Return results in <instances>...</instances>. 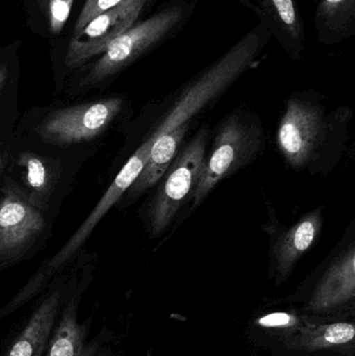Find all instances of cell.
<instances>
[{
    "instance_id": "cell-10",
    "label": "cell",
    "mask_w": 355,
    "mask_h": 356,
    "mask_svg": "<svg viewBox=\"0 0 355 356\" xmlns=\"http://www.w3.org/2000/svg\"><path fill=\"white\" fill-rule=\"evenodd\" d=\"M147 0H125L116 8L92 19L79 33L73 35L66 64L81 66L102 54L115 39L131 29L139 18Z\"/></svg>"
},
{
    "instance_id": "cell-20",
    "label": "cell",
    "mask_w": 355,
    "mask_h": 356,
    "mask_svg": "<svg viewBox=\"0 0 355 356\" xmlns=\"http://www.w3.org/2000/svg\"><path fill=\"white\" fill-rule=\"evenodd\" d=\"M74 0H49L48 1L47 14L50 31L54 33L62 31L66 24Z\"/></svg>"
},
{
    "instance_id": "cell-1",
    "label": "cell",
    "mask_w": 355,
    "mask_h": 356,
    "mask_svg": "<svg viewBox=\"0 0 355 356\" xmlns=\"http://www.w3.org/2000/svg\"><path fill=\"white\" fill-rule=\"evenodd\" d=\"M272 35L261 23L190 83L158 129L154 140L185 124L215 97L231 87L262 54Z\"/></svg>"
},
{
    "instance_id": "cell-19",
    "label": "cell",
    "mask_w": 355,
    "mask_h": 356,
    "mask_svg": "<svg viewBox=\"0 0 355 356\" xmlns=\"http://www.w3.org/2000/svg\"><path fill=\"white\" fill-rule=\"evenodd\" d=\"M124 1L125 0H87L77 19L73 35L79 33L92 19L95 18L98 15L112 10Z\"/></svg>"
},
{
    "instance_id": "cell-15",
    "label": "cell",
    "mask_w": 355,
    "mask_h": 356,
    "mask_svg": "<svg viewBox=\"0 0 355 356\" xmlns=\"http://www.w3.org/2000/svg\"><path fill=\"white\" fill-rule=\"evenodd\" d=\"M317 40L335 45L355 35V0H319L315 12Z\"/></svg>"
},
{
    "instance_id": "cell-18",
    "label": "cell",
    "mask_w": 355,
    "mask_h": 356,
    "mask_svg": "<svg viewBox=\"0 0 355 356\" xmlns=\"http://www.w3.org/2000/svg\"><path fill=\"white\" fill-rule=\"evenodd\" d=\"M17 164L24 169V181L31 195L29 199L33 204L41 205L47 200L53 186L54 177L49 163L31 152H23L19 156Z\"/></svg>"
},
{
    "instance_id": "cell-2",
    "label": "cell",
    "mask_w": 355,
    "mask_h": 356,
    "mask_svg": "<svg viewBox=\"0 0 355 356\" xmlns=\"http://www.w3.org/2000/svg\"><path fill=\"white\" fill-rule=\"evenodd\" d=\"M152 143H154L152 140L148 139L127 161L126 164L121 169L114 181L102 195L101 199L98 201L93 211L88 216L85 221L79 226L76 232L73 234L70 240L53 257L44 261L41 267L26 282V284L13 297L12 300L0 309V319L8 317L17 309H21L23 305L28 303L33 297L44 292L52 278L60 274V272L70 263L71 259L76 255L79 249L87 242L88 238L95 229L96 225L101 221L106 213L118 202L119 199L131 188V184L139 177L147 163Z\"/></svg>"
},
{
    "instance_id": "cell-23",
    "label": "cell",
    "mask_w": 355,
    "mask_h": 356,
    "mask_svg": "<svg viewBox=\"0 0 355 356\" xmlns=\"http://www.w3.org/2000/svg\"><path fill=\"white\" fill-rule=\"evenodd\" d=\"M4 161L3 159H2L1 154H0V171H1L2 167H3Z\"/></svg>"
},
{
    "instance_id": "cell-8",
    "label": "cell",
    "mask_w": 355,
    "mask_h": 356,
    "mask_svg": "<svg viewBox=\"0 0 355 356\" xmlns=\"http://www.w3.org/2000/svg\"><path fill=\"white\" fill-rule=\"evenodd\" d=\"M121 98H108L60 108L38 127L44 141L72 145L95 139L104 134L122 108Z\"/></svg>"
},
{
    "instance_id": "cell-16",
    "label": "cell",
    "mask_w": 355,
    "mask_h": 356,
    "mask_svg": "<svg viewBox=\"0 0 355 356\" xmlns=\"http://www.w3.org/2000/svg\"><path fill=\"white\" fill-rule=\"evenodd\" d=\"M188 127L189 123L187 122L173 129L170 133L165 134L156 139H151L154 143L150 149L147 163L139 177L129 188V197L139 196L164 177L176 156L179 144L185 138Z\"/></svg>"
},
{
    "instance_id": "cell-21",
    "label": "cell",
    "mask_w": 355,
    "mask_h": 356,
    "mask_svg": "<svg viewBox=\"0 0 355 356\" xmlns=\"http://www.w3.org/2000/svg\"><path fill=\"white\" fill-rule=\"evenodd\" d=\"M256 323L265 328H289L297 325L298 319L291 314L276 312L263 316Z\"/></svg>"
},
{
    "instance_id": "cell-7",
    "label": "cell",
    "mask_w": 355,
    "mask_h": 356,
    "mask_svg": "<svg viewBox=\"0 0 355 356\" xmlns=\"http://www.w3.org/2000/svg\"><path fill=\"white\" fill-rule=\"evenodd\" d=\"M90 282V275L81 278L73 273L68 294L50 340L46 356H113L110 339L106 332L92 336V318L79 321V303Z\"/></svg>"
},
{
    "instance_id": "cell-5",
    "label": "cell",
    "mask_w": 355,
    "mask_h": 356,
    "mask_svg": "<svg viewBox=\"0 0 355 356\" xmlns=\"http://www.w3.org/2000/svg\"><path fill=\"white\" fill-rule=\"evenodd\" d=\"M333 127L321 104L296 96L288 102L281 117L277 145L292 168H308L320 158Z\"/></svg>"
},
{
    "instance_id": "cell-4",
    "label": "cell",
    "mask_w": 355,
    "mask_h": 356,
    "mask_svg": "<svg viewBox=\"0 0 355 356\" xmlns=\"http://www.w3.org/2000/svg\"><path fill=\"white\" fill-rule=\"evenodd\" d=\"M263 145L262 127L247 113H235L225 119L192 191V209L199 207L221 180L252 162Z\"/></svg>"
},
{
    "instance_id": "cell-9",
    "label": "cell",
    "mask_w": 355,
    "mask_h": 356,
    "mask_svg": "<svg viewBox=\"0 0 355 356\" xmlns=\"http://www.w3.org/2000/svg\"><path fill=\"white\" fill-rule=\"evenodd\" d=\"M45 227V220L28 195L6 184L0 200V265L18 261Z\"/></svg>"
},
{
    "instance_id": "cell-14",
    "label": "cell",
    "mask_w": 355,
    "mask_h": 356,
    "mask_svg": "<svg viewBox=\"0 0 355 356\" xmlns=\"http://www.w3.org/2000/svg\"><path fill=\"white\" fill-rule=\"evenodd\" d=\"M320 211H314L279 236L273 246V266L279 280L290 275L294 266L312 247L322 229Z\"/></svg>"
},
{
    "instance_id": "cell-3",
    "label": "cell",
    "mask_w": 355,
    "mask_h": 356,
    "mask_svg": "<svg viewBox=\"0 0 355 356\" xmlns=\"http://www.w3.org/2000/svg\"><path fill=\"white\" fill-rule=\"evenodd\" d=\"M189 16V4L185 1L171 2L142 22L133 24L115 39L101 54L81 87H94L114 76L138 58L154 49L179 31Z\"/></svg>"
},
{
    "instance_id": "cell-13",
    "label": "cell",
    "mask_w": 355,
    "mask_h": 356,
    "mask_svg": "<svg viewBox=\"0 0 355 356\" xmlns=\"http://www.w3.org/2000/svg\"><path fill=\"white\" fill-rule=\"evenodd\" d=\"M355 297V252L354 247L331 265L315 289L308 309L325 313L354 300Z\"/></svg>"
},
{
    "instance_id": "cell-6",
    "label": "cell",
    "mask_w": 355,
    "mask_h": 356,
    "mask_svg": "<svg viewBox=\"0 0 355 356\" xmlns=\"http://www.w3.org/2000/svg\"><path fill=\"white\" fill-rule=\"evenodd\" d=\"M208 129H202L179 152L152 199L149 224L154 236L166 230L190 192L193 191L206 156Z\"/></svg>"
},
{
    "instance_id": "cell-17",
    "label": "cell",
    "mask_w": 355,
    "mask_h": 356,
    "mask_svg": "<svg viewBox=\"0 0 355 356\" xmlns=\"http://www.w3.org/2000/svg\"><path fill=\"white\" fill-rule=\"evenodd\" d=\"M354 325L349 322H336L327 325L302 328L289 339L288 346L295 350H331L354 345Z\"/></svg>"
},
{
    "instance_id": "cell-12",
    "label": "cell",
    "mask_w": 355,
    "mask_h": 356,
    "mask_svg": "<svg viewBox=\"0 0 355 356\" xmlns=\"http://www.w3.org/2000/svg\"><path fill=\"white\" fill-rule=\"evenodd\" d=\"M254 10L262 24L294 60H300L306 50V29L297 0H260L244 2Z\"/></svg>"
},
{
    "instance_id": "cell-22",
    "label": "cell",
    "mask_w": 355,
    "mask_h": 356,
    "mask_svg": "<svg viewBox=\"0 0 355 356\" xmlns=\"http://www.w3.org/2000/svg\"><path fill=\"white\" fill-rule=\"evenodd\" d=\"M6 77H8V67L4 64H0V92L3 89L6 83Z\"/></svg>"
},
{
    "instance_id": "cell-11",
    "label": "cell",
    "mask_w": 355,
    "mask_h": 356,
    "mask_svg": "<svg viewBox=\"0 0 355 356\" xmlns=\"http://www.w3.org/2000/svg\"><path fill=\"white\" fill-rule=\"evenodd\" d=\"M70 280L60 276L52 282L26 323L1 356H46L50 340L68 294Z\"/></svg>"
}]
</instances>
